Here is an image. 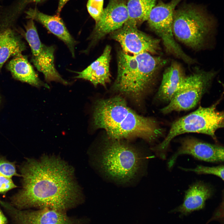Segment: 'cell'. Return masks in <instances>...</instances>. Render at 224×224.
I'll use <instances>...</instances> for the list:
<instances>
[{
    "instance_id": "obj_20",
    "label": "cell",
    "mask_w": 224,
    "mask_h": 224,
    "mask_svg": "<svg viewBox=\"0 0 224 224\" xmlns=\"http://www.w3.org/2000/svg\"><path fill=\"white\" fill-rule=\"evenodd\" d=\"M156 0H128L127 6L129 20L137 24L147 21Z\"/></svg>"
},
{
    "instance_id": "obj_14",
    "label": "cell",
    "mask_w": 224,
    "mask_h": 224,
    "mask_svg": "<svg viewBox=\"0 0 224 224\" xmlns=\"http://www.w3.org/2000/svg\"><path fill=\"white\" fill-rule=\"evenodd\" d=\"M28 18L35 20L42 24L49 31L57 37L67 45L73 57L75 56V47L77 42L67 29L59 15L50 16L36 9L30 8L26 12Z\"/></svg>"
},
{
    "instance_id": "obj_26",
    "label": "cell",
    "mask_w": 224,
    "mask_h": 224,
    "mask_svg": "<svg viewBox=\"0 0 224 224\" xmlns=\"http://www.w3.org/2000/svg\"><path fill=\"white\" fill-rule=\"evenodd\" d=\"M7 220L0 208V224H7Z\"/></svg>"
},
{
    "instance_id": "obj_8",
    "label": "cell",
    "mask_w": 224,
    "mask_h": 224,
    "mask_svg": "<svg viewBox=\"0 0 224 224\" xmlns=\"http://www.w3.org/2000/svg\"><path fill=\"white\" fill-rule=\"evenodd\" d=\"M181 0L159 2L151 10L147 21L150 28L162 39L167 52L185 61L188 55L175 41L172 31L175 9Z\"/></svg>"
},
{
    "instance_id": "obj_11",
    "label": "cell",
    "mask_w": 224,
    "mask_h": 224,
    "mask_svg": "<svg viewBox=\"0 0 224 224\" xmlns=\"http://www.w3.org/2000/svg\"><path fill=\"white\" fill-rule=\"evenodd\" d=\"M2 207L15 224H83L82 219L68 216L64 211L49 208L36 211L18 209L4 202Z\"/></svg>"
},
{
    "instance_id": "obj_19",
    "label": "cell",
    "mask_w": 224,
    "mask_h": 224,
    "mask_svg": "<svg viewBox=\"0 0 224 224\" xmlns=\"http://www.w3.org/2000/svg\"><path fill=\"white\" fill-rule=\"evenodd\" d=\"M9 26L0 32V69L9 57L21 54L25 49L24 43Z\"/></svg>"
},
{
    "instance_id": "obj_3",
    "label": "cell",
    "mask_w": 224,
    "mask_h": 224,
    "mask_svg": "<svg viewBox=\"0 0 224 224\" xmlns=\"http://www.w3.org/2000/svg\"><path fill=\"white\" fill-rule=\"evenodd\" d=\"M166 63L164 59L153 57L149 53L131 55L120 50L118 54L117 75L113 88L131 98H139Z\"/></svg>"
},
{
    "instance_id": "obj_12",
    "label": "cell",
    "mask_w": 224,
    "mask_h": 224,
    "mask_svg": "<svg viewBox=\"0 0 224 224\" xmlns=\"http://www.w3.org/2000/svg\"><path fill=\"white\" fill-rule=\"evenodd\" d=\"M129 18L125 0H110L89 37L88 48L105 35L121 28Z\"/></svg>"
},
{
    "instance_id": "obj_18",
    "label": "cell",
    "mask_w": 224,
    "mask_h": 224,
    "mask_svg": "<svg viewBox=\"0 0 224 224\" xmlns=\"http://www.w3.org/2000/svg\"><path fill=\"white\" fill-rule=\"evenodd\" d=\"M15 56L8 63L7 68L15 79L36 87L49 88L47 84L40 79L26 57L21 54Z\"/></svg>"
},
{
    "instance_id": "obj_25",
    "label": "cell",
    "mask_w": 224,
    "mask_h": 224,
    "mask_svg": "<svg viewBox=\"0 0 224 224\" xmlns=\"http://www.w3.org/2000/svg\"><path fill=\"white\" fill-rule=\"evenodd\" d=\"M69 0H59L57 14L59 15L62 9L66 3Z\"/></svg>"
},
{
    "instance_id": "obj_10",
    "label": "cell",
    "mask_w": 224,
    "mask_h": 224,
    "mask_svg": "<svg viewBox=\"0 0 224 224\" xmlns=\"http://www.w3.org/2000/svg\"><path fill=\"white\" fill-rule=\"evenodd\" d=\"M135 21L128 19L121 28L111 33V37L127 53H157L160 49V40L140 31Z\"/></svg>"
},
{
    "instance_id": "obj_1",
    "label": "cell",
    "mask_w": 224,
    "mask_h": 224,
    "mask_svg": "<svg viewBox=\"0 0 224 224\" xmlns=\"http://www.w3.org/2000/svg\"><path fill=\"white\" fill-rule=\"evenodd\" d=\"M21 189L10 204L24 210L31 208L65 211L79 202V189L72 169L56 157L27 158L20 167Z\"/></svg>"
},
{
    "instance_id": "obj_27",
    "label": "cell",
    "mask_w": 224,
    "mask_h": 224,
    "mask_svg": "<svg viewBox=\"0 0 224 224\" xmlns=\"http://www.w3.org/2000/svg\"><path fill=\"white\" fill-rule=\"evenodd\" d=\"M30 1L36 2H41L44 0H29Z\"/></svg>"
},
{
    "instance_id": "obj_21",
    "label": "cell",
    "mask_w": 224,
    "mask_h": 224,
    "mask_svg": "<svg viewBox=\"0 0 224 224\" xmlns=\"http://www.w3.org/2000/svg\"><path fill=\"white\" fill-rule=\"evenodd\" d=\"M180 169L187 171L194 172L198 174H211L217 176L224 180V166L221 165L216 166L209 167L198 165L194 168Z\"/></svg>"
},
{
    "instance_id": "obj_23",
    "label": "cell",
    "mask_w": 224,
    "mask_h": 224,
    "mask_svg": "<svg viewBox=\"0 0 224 224\" xmlns=\"http://www.w3.org/2000/svg\"><path fill=\"white\" fill-rule=\"evenodd\" d=\"M104 0H88L87 4L88 11L96 23L99 19L103 10Z\"/></svg>"
},
{
    "instance_id": "obj_7",
    "label": "cell",
    "mask_w": 224,
    "mask_h": 224,
    "mask_svg": "<svg viewBox=\"0 0 224 224\" xmlns=\"http://www.w3.org/2000/svg\"><path fill=\"white\" fill-rule=\"evenodd\" d=\"M215 75L212 71L198 70L186 76L168 104L161 110L164 114L189 110L195 107Z\"/></svg>"
},
{
    "instance_id": "obj_24",
    "label": "cell",
    "mask_w": 224,
    "mask_h": 224,
    "mask_svg": "<svg viewBox=\"0 0 224 224\" xmlns=\"http://www.w3.org/2000/svg\"><path fill=\"white\" fill-rule=\"evenodd\" d=\"M17 187L12 178L0 176V194H5L9 191Z\"/></svg>"
},
{
    "instance_id": "obj_9",
    "label": "cell",
    "mask_w": 224,
    "mask_h": 224,
    "mask_svg": "<svg viewBox=\"0 0 224 224\" xmlns=\"http://www.w3.org/2000/svg\"><path fill=\"white\" fill-rule=\"evenodd\" d=\"M25 27V37L31 49L32 61L38 70L43 74L45 81L48 83L55 81L64 85L69 84L55 67L54 47L42 43L33 20L30 19Z\"/></svg>"
},
{
    "instance_id": "obj_2",
    "label": "cell",
    "mask_w": 224,
    "mask_h": 224,
    "mask_svg": "<svg viewBox=\"0 0 224 224\" xmlns=\"http://www.w3.org/2000/svg\"><path fill=\"white\" fill-rule=\"evenodd\" d=\"M92 122L95 129H104L110 139L140 138L152 141L161 133L154 119L137 114L119 96L96 102Z\"/></svg>"
},
{
    "instance_id": "obj_16",
    "label": "cell",
    "mask_w": 224,
    "mask_h": 224,
    "mask_svg": "<svg viewBox=\"0 0 224 224\" xmlns=\"http://www.w3.org/2000/svg\"><path fill=\"white\" fill-rule=\"evenodd\" d=\"M111 51L110 46L107 45L102 54L86 68L81 72H74L77 74L74 78L89 81L95 87L99 84L105 86L110 80Z\"/></svg>"
},
{
    "instance_id": "obj_5",
    "label": "cell",
    "mask_w": 224,
    "mask_h": 224,
    "mask_svg": "<svg viewBox=\"0 0 224 224\" xmlns=\"http://www.w3.org/2000/svg\"><path fill=\"white\" fill-rule=\"evenodd\" d=\"M217 103L208 107H200L195 111L179 118L172 124L166 137L153 150L162 159L166 156L171 141L185 133L208 135L216 140L215 133L224 127V112L217 109Z\"/></svg>"
},
{
    "instance_id": "obj_13",
    "label": "cell",
    "mask_w": 224,
    "mask_h": 224,
    "mask_svg": "<svg viewBox=\"0 0 224 224\" xmlns=\"http://www.w3.org/2000/svg\"><path fill=\"white\" fill-rule=\"evenodd\" d=\"M180 143V146L168 161L167 166L169 169L173 167L178 157L183 155H190L199 160L208 162L224 161L223 146L204 142L192 137L183 139Z\"/></svg>"
},
{
    "instance_id": "obj_17",
    "label": "cell",
    "mask_w": 224,
    "mask_h": 224,
    "mask_svg": "<svg viewBox=\"0 0 224 224\" xmlns=\"http://www.w3.org/2000/svg\"><path fill=\"white\" fill-rule=\"evenodd\" d=\"M186 76L181 65L172 62L164 71L157 93L159 99L169 102L181 86Z\"/></svg>"
},
{
    "instance_id": "obj_22",
    "label": "cell",
    "mask_w": 224,
    "mask_h": 224,
    "mask_svg": "<svg viewBox=\"0 0 224 224\" xmlns=\"http://www.w3.org/2000/svg\"><path fill=\"white\" fill-rule=\"evenodd\" d=\"M15 162H11L4 157H0V176L12 178L14 176L21 177L17 173Z\"/></svg>"
},
{
    "instance_id": "obj_15",
    "label": "cell",
    "mask_w": 224,
    "mask_h": 224,
    "mask_svg": "<svg viewBox=\"0 0 224 224\" xmlns=\"http://www.w3.org/2000/svg\"><path fill=\"white\" fill-rule=\"evenodd\" d=\"M213 190L209 185L202 181L196 182L186 191L182 204L171 212H178L182 216L204 208L206 201L210 198Z\"/></svg>"
},
{
    "instance_id": "obj_6",
    "label": "cell",
    "mask_w": 224,
    "mask_h": 224,
    "mask_svg": "<svg viewBox=\"0 0 224 224\" xmlns=\"http://www.w3.org/2000/svg\"><path fill=\"white\" fill-rule=\"evenodd\" d=\"M212 20L199 8L189 5L175 11L172 24L174 37L195 50L204 46L213 29Z\"/></svg>"
},
{
    "instance_id": "obj_4",
    "label": "cell",
    "mask_w": 224,
    "mask_h": 224,
    "mask_svg": "<svg viewBox=\"0 0 224 224\" xmlns=\"http://www.w3.org/2000/svg\"><path fill=\"white\" fill-rule=\"evenodd\" d=\"M102 171L112 179L121 182L133 179L142 166L141 152L121 140L108 138L105 141L99 156Z\"/></svg>"
}]
</instances>
